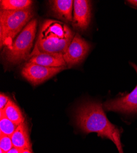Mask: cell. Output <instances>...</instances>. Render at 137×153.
I'll list each match as a JSON object with an SVG mask.
<instances>
[{
  "instance_id": "1",
  "label": "cell",
  "mask_w": 137,
  "mask_h": 153,
  "mask_svg": "<svg viewBox=\"0 0 137 153\" xmlns=\"http://www.w3.org/2000/svg\"><path fill=\"white\" fill-rule=\"evenodd\" d=\"M76 125L85 134L95 132L102 138L113 142L119 153H124L121 141L122 130L107 118L103 105L97 101H88L76 110Z\"/></svg>"
},
{
  "instance_id": "2",
  "label": "cell",
  "mask_w": 137,
  "mask_h": 153,
  "mask_svg": "<svg viewBox=\"0 0 137 153\" xmlns=\"http://www.w3.org/2000/svg\"><path fill=\"white\" fill-rule=\"evenodd\" d=\"M74 36V33L65 23L52 19L46 20L41 25L38 39L30 55L38 53L63 54Z\"/></svg>"
},
{
  "instance_id": "3",
  "label": "cell",
  "mask_w": 137,
  "mask_h": 153,
  "mask_svg": "<svg viewBox=\"0 0 137 153\" xmlns=\"http://www.w3.org/2000/svg\"><path fill=\"white\" fill-rule=\"evenodd\" d=\"M33 16L31 8L22 10H1L0 42L1 48L12 45L17 34L30 22Z\"/></svg>"
},
{
  "instance_id": "4",
  "label": "cell",
  "mask_w": 137,
  "mask_h": 153,
  "mask_svg": "<svg viewBox=\"0 0 137 153\" xmlns=\"http://www.w3.org/2000/svg\"><path fill=\"white\" fill-rule=\"evenodd\" d=\"M38 20H31L16 37L12 45L4 48L6 61L12 65H17L26 59L30 55L35 38Z\"/></svg>"
},
{
  "instance_id": "5",
  "label": "cell",
  "mask_w": 137,
  "mask_h": 153,
  "mask_svg": "<svg viewBox=\"0 0 137 153\" xmlns=\"http://www.w3.org/2000/svg\"><path fill=\"white\" fill-rule=\"evenodd\" d=\"M67 68V67L49 68L28 62L22 68L21 73L23 78L33 86H36Z\"/></svg>"
},
{
  "instance_id": "6",
  "label": "cell",
  "mask_w": 137,
  "mask_h": 153,
  "mask_svg": "<svg viewBox=\"0 0 137 153\" xmlns=\"http://www.w3.org/2000/svg\"><path fill=\"white\" fill-rule=\"evenodd\" d=\"M130 64L137 74V66L132 62ZM103 107L106 111H113L125 114L137 113V85L131 93L105 102Z\"/></svg>"
},
{
  "instance_id": "7",
  "label": "cell",
  "mask_w": 137,
  "mask_h": 153,
  "mask_svg": "<svg viewBox=\"0 0 137 153\" xmlns=\"http://www.w3.org/2000/svg\"><path fill=\"white\" fill-rule=\"evenodd\" d=\"M91 48L90 44L76 33L68 47L63 53L67 67H73L82 62L88 54Z\"/></svg>"
},
{
  "instance_id": "8",
  "label": "cell",
  "mask_w": 137,
  "mask_h": 153,
  "mask_svg": "<svg viewBox=\"0 0 137 153\" xmlns=\"http://www.w3.org/2000/svg\"><path fill=\"white\" fill-rule=\"evenodd\" d=\"M91 3L87 0H74L73 23L75 28L85 31L91 21Z\"/></svg>"
},
{
  "instance_id": "9",
  "label": "cell",
  "mask_w": 137,
  "mask_h": 153,
  "mask_svg": "<svg viewBox=\"0 0 137 153\" xmlns=\"http://www.w3.org/2000/svg\"><path fill=\"white\" fill-rule=\"evenodd\" d=\"M28 62L49 68L67 67L62 53H38L30 55Z\"/></svg>"
},
{
  "instance_id": "10",
  "label": "cell",
  "mask_w": 137,
  "mask_h": 153,
  "mask_svg": "<svg viewBox=\"0 0 137 153\" xmlns=\"http://www.w3.org/2000/svg\"><path fill=\"white\" fill-rule=\"evenodd\" d=\"M49 2L52 10L57 17L69 23L73 22L74 1H72V0H54V1H50Z\"/></svg>"
},
{
  "instance_id": "11",
  "label": "cell",
  "mask_w": 137,
  "mask_h": 153,
  "mask_svg": "<svg viewBox=\"0 0 137 153\" xmlns=\"http://www.w3.org/2000/svg\"><path fill=\"white\" fill-rule=\"evenodd\" d=\"M10 137L13 146L21 149H32L28 127L26 121L19 125Z\"/></svg>"
},
{
  "instance_id": "12",
  "label": "cell",
  "mask_w": 137,
  "mask_h": 153,
  "mask_svg": "<svg viewBox=\"0 0 137 153\" xmlns=\"http://www.w3.org/2000/svg\"><path fill=\"white\" fill-rule=\"evenodd\" d=\"M0 111H2L6 117L17 125H20L25 121L20 108L10 99L4 110H0Z\"/></svg>"
},
{
  "instance_id": "13",
  "label": "cell",
  "mask_w": 137,
  "mask_h": 153,
  "mask_svg": "<svg viewBox=\"0 0 137 153\" xmlns=\"http://www.w3.org/2000/svg\"><path fill=\"white\" fill-rule=\"evenodd\" d=\"M33 1L31 0H1V10H22L31 8Z\"/></svg>"
},
{
  "instance_id": "14",
  "label": "cell",
  "mask_w": 137,
  "mask_h": 153,
  "mask_svg": "<svg viewBox=\"0 0 137 153\" xmlns=\"http://www.w3.org/2000/svg\"><path fill=\"white\" fill-rule=\"evenodd\" d=\"M19 125L9 120L2 111H0V134L11 137Z\"/></svg>"
},
{
  "instance_id": "15",
  "label": "cell",
  "mask_w": 137,
  "mask_h": 153,
  "mask_svg": "<svg viewBox=\"0 0 137 153\" xmlns=\"http://www.w3.org/2000/svg\"><path fill=\"white\" fill-rule=\"evenodd\" d=\"M12 147H13V144L12 142L11 137L0 134V148L1 149L6 153Z\"/></svg>"
},
{
  "instance_id": "16",
  "label": "cell",
  "mask_w": 137,
  "mask_h": 153,
  "mask_svg": "<svg viewBox=\"0 0 137 153\" xmlns=\"http://www.w3.org/2000/svg\"><path fill=\"white\" fill-rule=\"evenodd\" d=\"M9 100L10 99L8 96L3 94V93H1V95H0V110H4Z\"/></svg>"
},
{
  "instance_id": "17",
  "label": "cell",
  "mask_w": 137,
  "mask_h": 153,
  "mask_svg": "<svg viewBox=\"0 0 137 153\" xmlns=\"http://www.w3.org/2000/svg\"><path fill=\"white\" fill-rule=\"evenodd\" d=\"M22 150L23 149H19V148H16V147L13 146L9 151H8L6 153H21Z\"/></svg>"
},
{
  "instance_id": "18",
  "label": "cell",
  "mask_w": 137,
  "mask_h": 153,
  "mask_svg": "<svg viewBox=\"0 0 137 153\" xmlns=\"http://www.w3.org/2000/svg\"><path fill=\"white\" fill-rule=\"evenodd\" d=\"M126 2L132 6L137 7V0H131V1H127Z\"/></svg>"
},
{
  "instance_id": "19",
  "label": "cell",
  "mask_w": 137,
  "mask_h": 153,
  "mask_svg": "<svg viewBox=\"0 0 137 153\" xmlns=\"http://www.w3.org/2000/svg\"><path fill=\"white\" fill-rule=\"evenodd\" d=\"M21 153H33L32 149H23Z\"/></svg>"
},
{
  "instance_id": "20",
  "label": "cell",
  "mask_w": 137,
  "mask_h": 153,
  "mask_svg": "<svg viewBox=\"0 0 137 153\" xmlns=\"http://www.w3.org/2000/svg\"><path fill=\"white\" fill-rule=\"evenodd\" d=\"M0 153H6V152L4 151H3L2 149H0Z\"/></svg>"
}]
</instances>
